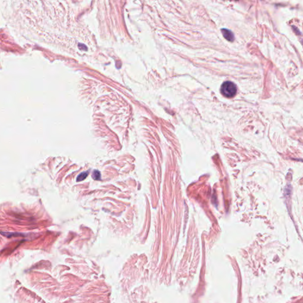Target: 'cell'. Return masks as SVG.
<instances>
[{
  "label": "cell",
  "instance_id": "6da1fadb",
  "mask_svg": "<svg viewBox=\"0 0 303 303\" xmlns=\"http://www.w3.org/2000/svg\"><path fill=\"white\" fill-rule=\"evenodd\" d=\"M221 93L227 98L233 97L237 92L236 85L230 81L224 82L221 86Z\"/></svg>",
  "mask_w": 303,
  "mask_h": 303
},
{
  "label": "cell",
  "instance_id": "7a4b0ae2",
  "mask_svg": "<svg viewBox=\"0 0 303 303\" xmlns=\"http://www.w3.org/2000/svg\"><path fill=\"white\" fill-rule=\"evenodd\" d=\"M222 33H223L224 37L227 40L230 41H233V40H234V36H233V33L231 31H230L229 30L226 29H223L222 30Z\"/></svg>",
  "mask_w": 303,
  "mask_h": 303
},
{
  "label": "cell",
  "instance_id": "3957f363",
  "mask_svg": "<svg viewBox=\"0 0 303 303\" xmlns=\"http://www.w3.org/2000/svg\"><path fill=\"white\" fill-rule=\"evenodd\" d=\"M89 175V170H87V171H84V172H81V174H79L77 178H76V181L77 182H80V181H83L84 180H85L86 178V177H87Z\"/></svg>",
  "mask_w": 303,
  "mask_h": 303
},
{
  "label": "cell",
  "instance_id": "277c9868",
  "mask_svg": "<svg viewBox=\"0 0 303 303\" xmlns=\"http://www.w3.org/2000/svg\"><path fill=\"white\" fill-rule=\"evenodd\" d=\"M101 173L98 170L95 169L93 170V172L92 173V178H93V180L98 181V180H101Z\"/></svg>",
  "mask_w": 303,
  "mask_h": 303
}]
</instances>
